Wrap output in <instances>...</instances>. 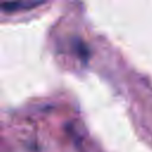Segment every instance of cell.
<instances>
[{
    "mask_svg": "<svg viewBox=\"0 0 152 152\" xmlns=\"http://www.w3.org/2000/svg\"><path fill=\"white\" fill-rule=\"evenodd\" d=\"M44 0H0V12H18L38 6Z\"/></svg>",
    "mask_w": 152,
    "mask_h": 152,
    "instance_id": "obj_1",
    "label": "cell"
}]
</instances>
